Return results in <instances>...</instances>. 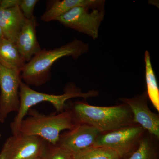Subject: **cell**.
I'll return each instance as SVG.
<instances>
[{
  "label": "cell",
  "mask_w": 159,
  "mask_h": 159,
  "mask_svg": "<svg viewBox=\"0 0 159 159\" xmlns=\"http://www.w3.org/2000/svg\"><path fill=\"white\" fill-rule=\"evenodd\" d=\"M70 110L76 124L92 125L102 133L136 124L130 108L124 103L114 106L99 107L79 101L74 102Z\"/></svg>",
  "instance_id": "6da1fadb"
},
{
  "label": "cell",
  "mask_w": 159,
  "mask_h": 159,
  "mask_svg": "<svg viewBox=\"0 0 159 159\" xmlns=\"http://www.w3.org/2000/svg\"><path fill=\"white\" fill-rule=\"evenodd\" d=\"M88 51V45L77 39L59 48L42 49L25 65L20 73L22 80L28 85H43L51 79V67L57 60L65 56L77 59Z\"/></svg>",
  "instance_id": "7a4b0ae2"
},
{
  "label": "cell",
  "mask_w": 159,
  "mask_h": 159,
  "mask_svg": "<svg viewBox=\"0 0 159 159\" xmlns=\"http://www.w3.org/2000/svg\"><path fill=\"white\" fill-rule=\"evenodd\" d=\"M76 125L70 109L58 114L49 115L31 111V116L21 122L19 132L40 137L48 143L55 145L59 141L61 131L70 130Z\"/></svg>",
  "instance_id": "3957f363"
},
{
  "label": "cell",
  "mask_w": 159,
  "mask_h": 159,
  "mask_svg": "<svg viewBox=\"0 0 159 159\" xmlns=\"http://www.w3.org/2000/svg\"><path fill=\"white\" fill-rule=\"evenodd\" d=\"M97 91L93 90L88 93H82L75 88H69L62 95H53L39 93L31 89L22 81L20 85V106L17 115L10 125L12 134L19 133L21 122L31 107L40 102H47L51 103L58 113L64 110L65 102L68 99L75 97H82L87 99L98 95Z\"/></svg>",
  "instance_id": "277c9868"
},
{
  "label": "cell",
  "mask_w": 159,
  "mask_h": 159,
  "mask_svg": "<svg viewBox=\"0 0 159 159\" xmlns=\"http://www.w3.org/2000/svg\"><path fill=\"white\" fill-rule=\"evenodd\" d=\"M145 129L138 124L101 133L93 146H104L116 152L121 159L126 158L135 150Z\"/></svg>",
  "instance_id": "5b68a950"
},
{
  "label": "cell",
  "mask_w": 159,
  "mask_h": 159,
  "mask_svg": "<svg viewBox=\"0 0 159 159\" xmlns=\"http://www.w3.org/2000/svg\"><path fill=\"white\" fill-rule=\"evenodd\" d=\"M77 7L71 9L56 20L70 28L90 36L93 39L99 35V29L105 15L104 7L93 9Z\"/></svg>",
  "instance_id": "8992f818"
},
{
  "label": "cell",
  "mask_w": 159,
  "mask_h": 159,
  "mask_svg": "<svg viewBox=\"0 0 159 159\" xmlns=\"http://www.w3.org/2000/svg\"><path fill=\"white\" fill-rule=\"evenodd\" d=\"M48 143L40 137L19 132L6 140L0 153V159L39 158Z\"/></svg>",
  "instance_id": "52a82bcc"
},
{
  "label": "cell",
  "mask_w": 159,
  "mask_h": 159,
  "mask_svg": "<svg viewBox=\"0 0 159 159\" xmlns=\"http://www.w3.org/2000/svg\"><path fill=\"white\" fill-rule=\"evenodd\" d=\"M20 73L0 63V122L4 123L10 113L18 111L20 106Z\"/></svg>",
  "instance_id": "ba28073f"
},
{
  "label": "cell",
  "mask_w": 159,
  "mask_h": 159,
  "mask_svg": "<svg viewBox=\"0 0 159 159\" xmlns=\"http://www.w3.org/2000/svg\"><path fill=\"white\" fill-rule=\"evenodd\" d=\"M101 133L93 126L78 123L70 130L61 134L57 144L74 154L93 146Z\"/></svg>",
  "instance_id": "9c48e42d"
},
{
  "label": "cell",
  "mask_w": 159,
  "mask_h": 159,
  "mask_svg": "<svg viewBox=\"0 0 159 159\" xmlns=\"http://www.w3.org/2000/svg\"><path fill=\"white\" fill-rule=\"evenodd\" d=\"M146 92L132 98H122L121 100L130 108L135 124L158 139L159 138V115L151 111L147 104Z\"/></svg>",
  "instance_id": "30bf717a"
},
{
  "label": "cell",
  "mask_w": 159,
  "mask_h": 159,
  "mask_svg": "<svg viewBox=\"0 0 159 159\" xmlns=\"http://www.w3.org/2000/svg\"><path fill=\"white\" fill-rule=\"evenodd\" d=\"M37 25L35 16L30 19H26L16 40L15 44L18 50L26 63L42 50L36 35Z\"/></svg>",
  "instance_id": "8fae6325"
},
{
  "label": "cell",
  "mask_w": 159,
  "mask_h": 159,
  "mask_svg": "<svg viewBox=\"0 0 159 159\" xmlns=\"http://www.w3.org/2000/svg\"><path fill=\"white\" fill-rule=\"evenodd\" d=\"M26 20L19 6L9 9L0 8V28L4 38L15 43Z\"/></svg>",
  "instance_id": "7c38bea8"
},
{
  "label": "cell",
  "mask_w": 159,
  "mask_h": 159,
  "mask_svg": "<svg viewBox=\"0 0 159 159\" xmlns=\"http://www.w3.org/2000/svg\"><path fill=\"white\" fill-rule=\"evenodd\" d=\"M105 1L102 0H62L54 1L53 4L41 17L46 22L56 20L57 18L77 7L97 9L104 7Z\"/></svg>",
  "instance_id": "4fadbf2b"
},
{
  "label": "cell",
  "mask_w": 159,
  "mask_h": 159,
  "mask_svg": "<svg viewBox=\"0 0 159 159\" xmlns=\"http://www.w3.org/2000/svg\"><path fill=\"white\" fill-rule=\"evenodd\" d=\"M0 63L20 73L26 63L15 43L5 38L0 41Z\"/></svg>",
  "instance_id": "5bb4252c"
},
{
  "label": "cell",
  "mask_w": 159,
  "mask_h": 159,
  "mask_svg": "<svg viewBox=\"0 0 159 159\" xmlns=\"http://www.w3.org/2000/svg\"><path fill=\"white\" fill-rule=\"evenodd\" d=\"M156 139L152 135L145 132L135 150L125 159H158Z\"/></svg>",
  "instance_id": "9a60e30c"
},
{
  "label": "cell",
  "mask_w": 159,
  "mask_h": 159,
  "mask_svg": "<svg viewBox=\"0 0 159 159\" xmlns=\"http://www.w3.org/2000/svg\"><path fill=\"white\" fill-rule=\"evenodd\" d=\"M145 80L147 87L148 97L154 107L159 111V89L155 74L151 62L150 56L148 51H145Z\"/></svg>",
  "instance_id": "2e32d148"
},
{
  "label": "cell",
  "mask_w": 159,
  "mask_h": 159,
  "mask_svg": "<svg viewBox=\"0 0 159 159\" xmlns=\"http://www.w3.org/2000/svg\"><path fill=\"white\" fill-rule=\"evenodd\" d=\"M74 159H121L115 151L104 146H92L73 154Z\"/></svg>",
  "instance_id": "e0dca14e"
},
{
  "label": "cell",
  "mask_w": 159,
  "mask_h": 159,
  "mask_svg": "<svg viewBox=\"0 0 159 159\" xmlns=\"http://www.w3.org/2000/svg\"><path fill=\"white\" fill-rule=\"evenodd\" d=\"M39 159H74L73 154L58 144L48 143Z\"/></svg>",
  "instance_id": "ac0fdd59"
},
{
  "label": "cell",
  "mask_w": 159,
  "mask_h": 159,
  "mask_svg": "<svg viewBox=\"0 0 159 159\" xmlns=\"http://www.w3.org/2000/svg\"><path fill=\"white\" fill-rule=\"evenodd\" d=\"M38 0H21L19 7L26 19L29 20L34 16L33 14L34 7Z\"/></svg>",
  "instance_id": "d6986e66"
},
{
  "label": "cell",
  "mask_w": 159,
  "mask_h": 159,
  "mask_svg": "<svg viewBox=\"0 0 159 159\" xmlns=\"http://www.w3.org/2000/svg\"><path fill=\"white\" fill-rule=\"evenodd\" d=\"M21 0H2L1 1L0 8L9 9L19 6Z\"/></svg>",
  "instance_id": "ffe728a7"
},
{
  "label": "cell",
  "mask_w": 159,
  "mask_h": 159,
  "mask_svg": "<svg viewBox=\"0 0 159 159\" xmlns=\"http://www.w3.org/2000/svg\"><path fill=\"white\" fill-rule=\"evenodd\" d=\"M3 38H4V34H3L2 29L0 28V41H1Z\"/></svg>",
  "instance_id": "44dd1931"
},
{
  "label": "cell",
  "mask_w": 159,
  "mask_h": 159,
  "mask_svg": "<svg viewBox=\"0 0 159 159\" xmlns=\"http://www.w3.org/2000/svg\"><path fill=\"white\" fill-rule=\"evenodd\" d=\"M40 158H36V159H39Z\"/></svg>",
  "instance_id": "7402d4cb"
},
{
  "label": "cell",
  "mask_w": 159,
  "mask_h": 159,
  "mask_svg": "<svg viewBox=\"0 0 159 159\" xmlns=\"http://www.w3.org/2000/svg\"><path fill=\"white\" fill-rule=\"evenodd\" d=\"M1 0H0V4H1Z\"/></svg>",
  "instance_id": "603a6c76"
},
{
  "label": "cell",
  "mask_w": 159,
  "mask_h": 159,
  "mask_svg": "<svg viewBox=\"0 0 159 159\" xmlns=\"http://www.w3.org/2000/svg\"><path fill=\"white\" fill-rule=\"evenodd\" d=\"M0 137H1V134H0Z\"/></svg>",
  "instance_id": "cb8c5ba5"
}]
</instances>
